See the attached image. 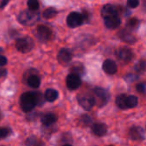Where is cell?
<instances>
[{
	"instance_id": "cell-1",
	"label": "cell",
	"mask_w": 146,
	"mask_h": 146,
	"mask_svg": "<svg viewBox=\"0 0 146 146\" xmlns=\"http://www.w3.org/2000/svg\"><path fill=\"white\" fill-rule=\"evenodd\" d=\"M40 18V14L37 11H24L18 15V21L23 25L31 26L35 24Z\"/></svg>"
},
{
	"instance_id": "cell-2",
	"label": "cell",
	"mask_w": 146,
	"mask_h": 146,
	"mask_svg": "<svg viewBox=\"0 0 146 146\" xmlns=\"http://www.w3.org/2000/svg\"><path fill=\"white\" fill-rule=\"evenodd\" d=\"M20 104H21V108L23 111L26 113L32 111L34 108L37 105L34 93L26 92L23 94L20 99Z\"/></svg>"
},
{
	"instance_id": "cell-3",
	"label": "cell",
	"mask_w": 146,
	"mask_h": 146,
	"mask_svg": "<svg viewBox=\"0 0 146 146\" xmlns=\"http://www.w3.org/2000/svg\"><path fill=\"white\" fill-rule=\"evenodd\" d=\"M34 46H35V44H34L33 40L28 36L18 39L16 43L17 49L23 53H27V52H30L33 49Z\"/></svg>"
},
{
	"instance_id": "cell-4",
	"label": "cell",
	"mask_w": 146,
	"mask_h": 146,
	"mask_svg": "<svg viewBox=\"0 0 146 146\" xmlns=\"http://www.w3.org/2000/svg\"><path fill=\"white\" fill-rule=\"evenodd\" d=\"M94 94H95L96 104H97L100 107L105 105L109 100L108 92L102 88H96L94 90Z\"/></svg>"
},
{
	"instance_id": "cell-5",
	"label": "cell",
	"mask_w": 146,
	"mask_h": 146,
	"mask_svg": "<svg viewBox=\"0 0 146 146\" xmlns=\"http://www.w3.org/2000/svg\"><path fill=\"white\" fill-rule=\"evenodd\" d=\"M78 101L80 106L85 110H90L96 104L95 97L89 94H80L78 96Z\"/></svg>"
},
{
	"instance_id": "cell-6",
	"label": "cell",
	"mask_w": 146,
	"mask_h": 146,
	"mask_svg": "<svg viewBox=\"0 0 146 146\" xmlns=\"http://www.w3.org/2000/svg\"><path fill=\"white\" fill-rule=\"evenodd\" d=\"M84 18L83 15L78 12H71L67 17V25L71 29L81 26L84 23Z\"/></svg>"
},
{
	"instance_id": "cell-7",
	"label": "cell",
	"mask_w": 146,
	"mask_h": 146,
	"mask_svg": "<svg viewBox=\"0 0 146 146\" xmlns=\"http://www.w3.org/2000/svg\"><path fill=\"white\" fill-rule=\"evenodd\" d=\"M82 84V80L79 75L76 73H70L66 78V85L67 88L70 90H78Z\"/></svg>"
},
{
	"instance_id": "cell-8",
	"label": "cell",
	"mask_w": 146,
	"mask_h": 146,
	"mask_svg": "<svg viewBox=\"0 0 146 146\" xmlns=\"http://www.w3.org/2000/svg\"><path fill=\"white\" fill-rule=\"evenodd\" d=\"M36 36L42 42L48 41L52 37V30L46 26L40 25L36 29Z\"/></svg>"
},
{
	"instance_id": "cell-9",
	"label": "cell",
	"mask_w": 146,
	"mask_h": 146,
	"mask_svg": "<svg viewBox=\"0 0 146 146\" xmlns=\"http://www.w3.org/2000/svg\"><path fill=\"white\" fill-rule=\"evenodd\" d=\"M72 58V52L68 48H62L58 54V60L62 65L68 64Z\"/></svg>"
},
{
	"instance_id": "cell-10",
	"label": "cell",
	"mask_w": 146,
	"mask_h": 146,
	"mask_svg": "<svg viewBox=\"0 0 146 146\" xmlns=\"http://www.w3.org/2000/svg\"><path fill=\"white\" fill-rule=\"evenodd\" d=\"M118 58L120 61L124 63H128L133 58V52L131 49L129 48H121L117 52Z\"/></svg>"
},
{
	"instance_id": "cell-11",
	"label": "cell",
	"mask_w": 146,
	"mask_h": 146,
	"mask_svg": "<svg viewBox=\"0 0 146 146\" xmlns=\"http://www.w3.org/2000/svg\"><path fill=\"white\" fill-rule=\"evenodd\" d=\"M102 69L103 70L109 75H113L117 71V64L113 60L111 59H107L103 62L102 64Z\"/></svg>"
},
{
	"instance_id": "cell-12",
	"label": "cell",
	"mask_w": 146,
	"mask_h": 146,
	"mask_svg": "<svg viewBox=\"0 0 146 146\" xmlns=\"http://www.w3.org/2000/svg\"><path fill=\"white\" fill-rule=\"evenodd\" d=\"M130 137L133 140H143L144 139V131L142 127L135 126L130 129Z\"/></svg>"
},
{
	"instance_id": "cell-13",
	"label": "cell",
	"mask_w": 146,
	"mask_h": 146,
	"mask_svg": "<svg viewBox=\"0 0 146 146\" xmlns=\"http://www.w3.org/2000/svg\"><path fill=\"white\" fill-rule=\"evenodd\" d=\"M118 15L117 9L112 5H106L102 9V16L104 19Z\"/></svg>"
},
{
	"instance_id": "cell-14",
	"label": "cell",
	"mask_w": 146,
	"mask_h": 146,
	"mask_svg": "<svg viewBox=\"0 0 146 146\" xmlns=\"http://www.w3.org/2000/svg\"><path fill=\"white\" fill-rule=\"evenodd\" d=\"M105 20V25L107 28L110 29H118L120 25V18L118 17V15L111 17H108Z\"/></svg>"
},
{
	"instance_id": "cell-15",
	"label": "cell",
	"mask_w": 146,
	"mask_h": 146,
	"mask_svg": "<svg viewBox=\"0 0 146 146\" xmlns=\"http://www.w3.org/2000/svg\"><path fill=\"white\" fill-rule=\"evenodd\" d=\"M118 35H119V37L122 40H124L125 42H127V43H129V44H134V43L136 42V40H137L136 38H135L130 32H128V31L125 30V29L120 30Z\"/></svg>"
},
{
	"instance_id": "cell-16",
	"label": "cell",
	"mask_w": 146,
	"mask_h": 146,
	"mask_svg": "<svg viewBox=\"0 0 146 146\" xmlns=\"http://www.w3.org/2000/svg\"><path fill=\"white\" fill-rule=\"evenodd\" d=\"M92 131L93 132L99 137L104 136L107 132V126L104 124L102 123H96L92 126Z\"/></svg>"
},
{
	"instance_id": "cell-17",
	"label": "cell",
	"mask_w": 146,
	"mask_h": 146,
	"mask_svg": "<svg viewBox=\"0 0 146 146\" xmlns=\"http://www.w3.org/2000/svg\"><path fill=\"white\" fill-rule=\"evenodd\" d=\"M57 121V117L53 113H46L41 118V122L46 126H50Z\"/></svg>"
},
{
	"instance_id": "cell-18",
	"label": "cell",
	"mask_w": 146,
	"mask_h": 146,
	"mask_svg": "<svg viewBox=\"0 0 146 146\" xmlns=\"http://www.w3.org/2000/svg\"><path fill=\"white\" fill-rule=\"evenodd\" d=\"M58 96V94L57 90H55L53 89L46 90V92H45V95H44L45 100L47 101V102H52L56 101Z\"/></svg>"
},
{
	"instance_id": "cell-19",
	"label": "cell",
	"mask_w": 146,
	"mask_h": 146,
	"mask_svg": "<svg viewBox=\"0 0 146 146\" xmlns=\"http://www.w3.org/2000/svg\"><path fill=\"white\" fill-rule=\"evenodd\" d=\"M126 101H127V96L125 94H121L117 96L116 104L120 109H126V108H128Z\"/></svg>"
},
{
	"instance_id": "cell-20",
	"label": "cell",
	"mask_w": 146,
	"mask_h": 146,
	"mask_svg": "<svg viewBox=\"0 0 146 146\" xmlns=\"http://www.w3.org/2000/svg\"><path fill=\"white\" fill-rule=\"evenodd\" d=\"M28 84L34 89H37L40 85V79L38 76L36 75H31L28 78Z\"/></svg>"
},
{
	"instance_id": "cell-21",
	"label": "cell",
	"mask_w": 146,
	"mask_h": 146,
	"mask_svg": "<svg viewBox=\"0 0 146 146\" xmlns=\"http://www.w3.org/2000/svg\"><path fill=\"white\" fill-rule=\"evenodd\" d=\"M70 70H71V73H76V74L81 76L84 72V66L82 64L78 63V64H75L74 65H72V67L70 68Z\"/></svg>"
},
{
	"instance_id": "cell-22",
	"label": "cell",
	"mask_w": 146,
	"mask_h": 146,
	"mask_svg": "<svg viewBox=\"0 0 146 146\" xmlns=\"http://www.w3.org/2000/svg\"><path fill=\"white\" fill-rule=\"evenodd\" d=\"M56 15H57V11L54 8H48V9L45 10L43 14H42L43 17L46 18V19L53 18Z\"/></svg>"
},
{
	"instance_id": "cell-23",
	"label": "cell",
	"mask_w": 146,
	"mask_h": 146,
	"mask_svg": "<svg viewBox=\"0 0 146 146\" xmlns=\"http://www.w3.org/2000/svg\"><path fill=\"white\" fill-rule=\"evenodd\" d=\"M127 107L128 108H133L137 105V97H136L135 96H127Z\"/></svg>"
},
{
	"instance_id": "cell-24",
	"label": "cell",
	"mask_w": 146,
	"mask_h": 146,
	"mask_svg": "<svg viewBox=\"0 0 146 146\" xmlns=\"http://www.w3.org/2000/svg\"><path fill=\"white\" fill-rule=\"evenodd\" d=\"M139 25V21L137 18H131L126 23V28L129 29H136Z\"/></svg>"
},
{
	"instance_id": "cell-25",
	"label": "cell",
	"mask_w": 146,
	"mask_h": 146,
	"mask_svg": "<svg viewBox=\"0 0 146 146\" xmlns=\"http://www.w3.org/2000/svg\"><path fill=\"white\" fill-rule=\"evenodd\" d=\"M135 70L138 72H143L146 70V60H140L136 65Z\"/></svg>"
},
{
	"instance_id": "cell-26",
	"label": "cell",
	"mask_w": 146,
	"mask_h": 146,
	"mask_svg": "<svg viewBox=\"0 0 146 146\" xmlns=\"http://www.w3.org/2000/svg\"><path fill=\"white\" fill-rule=\"evenodd\" d=\"M26 144L27 146H40V143L38 141V139L35 137H30L28 138V140L26 141Z\"/></svg>"
},
{
	"instance_id": "cell-27",
	"label": "cell",
	"mask_w": 146,
	"mask_h": 146,
	"mask_svg": "<svg viewBox=\"0 0 146 146\" xmlns=\"http://www.w3.org/2000/svg\"><path fill=\"white\" fill-rule=\"evenodd\" d=\"M28 6H29V10H31V11H37L39 9L40 4L38 2V0H29Z\"/></svg>"
},
{
	"instance_id": "cell-28",
	"label": "cell",
	"mask_w": 146,
	"mask_h": 146,
	"mask_svg": "<svg viewBox=\"0 0 146 146\" xmlns=\"http://www.w3.org/2000/svg\"><path fill=\"white\" fill-rule=\"evenodd\" d=\"M35 95V100H36V104L39 105V106H41L43 103H44V99L45 97L42 96V95L39 92H35L34 93Z\"/></svg>"
},
{
	"instance_id": "cell-29",
	"label": "cell",
	"mask_w": 146,
	"mask_h": 146,
	"mask_svg": "<svg viewBox=\"0 0 146 146\" xmlns=\"http://www.w3.org/2000/svg\"><path fill=\"white\" fill-rule=\"evenodd\" d=\"M10 134H11V130L9 128L6 127L0 128V137H1V138L7 137Z\"/></svg>"
},
{
	"instance_id": "cell-30",
	"label": "cell",
	"mask_w": 146,
	"mask_h": 146,
	"mask_svg": "<svg viewBox=\"0 0 146 146\" xmlns=\"http://www.w3.org/2000/svg\"><path fill=\"white\" fill-rule=\"evenodd\" d=\"M139 5V1L138 0H127V6L129 8H136Z\"/></svg>"
},
{
	"instance_id": "cell-31",
	"label": "cell",
	"mask_w": 146,
	"mask_h": 146,
	"mask_svg": "<svg viewBox=\"0 0 146 146\" xmlns=\"http://www.w3.org/2000/svg\"><path fill=\"white\" fill-rule=\"evenodd\" d=\"M137 90L139 93L146 94V84L142 83V84H137Z\"/></svg>"
},
{
	"instance_id": "cell-32",
	"label": "cell",
	"mask_w": 146,
	"mask_h": 146,
	"mask_svg": "<svg viewBox=\"0 0 146 146\" xmlns=\"http://www.w3.org/2000/svg\"><path fill=\"white\" fill-rule=\"evenodd\" d=\"M7 64V58L5 56L0 55V66H4Z\"/></svg>"
},
{
	"instance_id": "cell-33",
	"label": "cell",
	"mask_w": 146,
	"mask_h": 146,
	"mask_svg": "<svg viewBox=\"0 0 146 146\" xmlns=\"http://www.w3.org/2000/svg\"><path fill=\"white\" fill-rule=\"evenodd\" d=\"M81 119L83 120V122L84 123H87V124H90V122H91V119L89 117V116H86V115H84V116H83L82 118H81Z\"/></svg>"
},
{
	"instance_id": "cell-34",
	"label": "cell",
	"mask_w": 146,
	"mask_h": 146,
	"mask_svg": "<svg viewBox=\"0 0 146 146\" xmlns=\"http://www.w3.org/2000/svg\"><path fill=\"white\" fill-rule=\"evenodd\" d=\"M7 74V70L4 68H0V78L5 77Z\"/></svg>"
},
{
	"instance_id": "cell-35",
	"label": "cell",
	"mask_w": 146,
	"mask_h": 146,
	"mask_svg": "<svg viewBox=\"0 0 146 146\" xmlns=\"http://www.w3.org/2000/svg\"><path fill=\"white\" fill-rule=\"evenodd\" d=\"M10 0H0V8H4L8 3H9Z\"/></svg>"
},
{
	"instance_id": "cell-36",
	"label": "cell",
	"mask_w": 146,
	"mask_h": 146,
	"mask_svg": "<svg viewBox=\"0 0 146 146\" xmlns=\"http://www.w3.org/2000/svg\"><path fill=\"white\" fill-rule=\"evenodd\" d=\"M64 146H71V145H70V144H65V145H64Z\"/></svg>"
},
{
	"instance_id": "cell-37",
	"label": "cell",
	"mask_w": 146,
	"mask_h": 146,
	"mask_svg": "<svg viewBox=\"0 0 146 146\" xmlns=\"http://www.w3.org/2000/svg\"><path fill=\"white\" fill-rule=\"evenodd\" d=\"M0 52H3V50H2V48H0Z\"/></svg>"
},
{
	"instance_id": "cell-38",
	"label": "cell",
	"mask_w": 146,
	"mask_h": 146,
	"mask_svg": "<svg viewBox=\"0 0 146 146\" xmlns=\"http://www.w3.org/2000/svg\"><path fill=\"white\" fill-rule=\"evenodd\" d=\"M0 118H1V113H0Z\"/></svg>"
},
{
	"instance_id": "cell-39",
	"label": "cell",
	"mask_w": 146,
	"mask_h": 146,
	"mask_svg": "<svg viewBox=\"0 0 146 146\" xmlns=\"http://www.w3.org/2000/svg\"><path fill=\"white\" fill-rule=\"evenodd\" d=\"M0 138H1V137H0Z\"/></svg>"
}]
</instances>
